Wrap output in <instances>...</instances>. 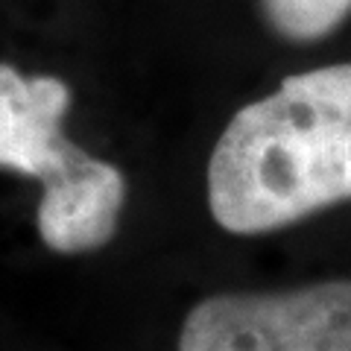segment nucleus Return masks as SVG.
Instances as JSON below:
<instances>
[{
	"mask_svg": "<svg viewBox=\"0 0 351 351\" xmlns=\"http://www.w3.org/2000/svg\"><path fill=\"white\" fill-rule=\"evenodd\" d=\"M351 199V62L287 76L228 120L208 208L232 234H269Z\"/></svg>",
	"mask_w": 351,
	"mask_h": 351,
	"instance_id": "f257e3e1",
	"label": "nucleus"
},
{
	"mask_svg": "<svg viewBox=\"0 0 351 351\" xmlns=\"http://www.w3.org/2000/svg\"><path fill=\"white\" fill-rule=\"evenodd\" d=\"M68 108L71 88L59 76H24L0 62V170L41 182V243L56 255H85L114 237L126 179L62 135Z\"/></svg>",
	"mask_w": 351,
	"mask_h": 351,
	"instance_id": "f03ea898",
	"label": "nucleus"
},
{
	"mask_svg": "<svg viewBox=\"0 0 351 351\" xmlns=\"http://www.w3.org/2000/svg\"><path fill=\"white\" fill-rule=\"evenodd\" d=\"M179 351H351V278L208 295L184 316Z\"/></svg>",
	"mask_w": 351,
	"mask_h": 351,
	"instance_id": "7ed1b4c3",
	"label": "nucleus"
},
{
	"mask_svg": "<svg viewBox=\"0 0 351 351\" xmlns=\"http://www.w3.org/2000/svg\"><path fill=\"white\" fill-rule=\"evenodd\" d=\"M267 27L293 44H313L351 18V0H258Z\"/></svg>",
	"mask_w": 351,
	"mask_h": 351,
	"instance_id": "20e7f679",
	"label": "nucleus"
}]
</instances>
